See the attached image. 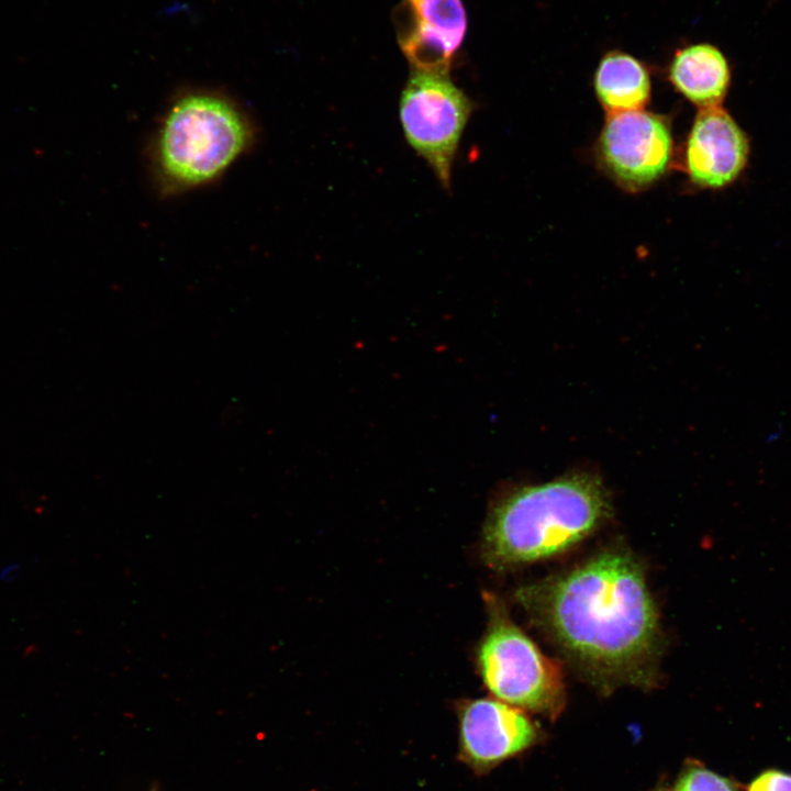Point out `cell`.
Here are the masks:
<instances>
[{
	"mask_svg": "<svg viewBox=\"0 0 791 791\" xmlns=\"http://www.w3.org/2000/svg\"><path fill=\"white\" fill-rule=\"evenodd\" d=\"M523 606L598 687L650 686L661 645L639 562L606 550L519 591Z\"/></svg>",
	"mask_w": 791,
	"mask_h": 791,
	"instance_id": "cell-1",
	"label": "cell"
},
{
	"mask_svg": "<svg viewBox=\"0 0 791 791\" xmlns=\"http://www.w3.org/2000/svg\"><path fill=\"white\" fill-rule=\"evenodd\" d=\"M603 483L589 474L568 475L512 491L491 511L483 556L497 568L541 560L570 548L609 516Z\"/></svg>",
	"mask_w": 791,
	"mask_h": 791,
	"instance_id": "cell-2",
	"label": "cell"
},
{
	"mask_svg": "<svg viewBox=\"0 0 791 791\" xmlns=\"http://www.w3.org/2000/svg\"><path fill=\"white\" fill-rule=\"evenodd\" d=\"M253 130L230 98L191 91L176 99L158 131L155 159L167 190L205 185L222 175L250 145Z\"/></svg>",
	"mask_w": 791,
	"mask_h": 791,
	"instance_id": "cell-3",
	"label": "cell"
},
{
	"mask_svg": "<svg viewBox=\"0 0 791 791\" xmlns=\"http://www.w3.org/2000/svg\"><path fill=\"white\" fill-rule=\"evenodd\" d=\"M483 682L500 701L555 718L565 704L560 668L502 611L493 613L479 647Z\"/></svg>",
	"mask_w": 791,
	"mask_h": 791,
	"instance_id": "cell-4",
	"label": "cell"
},
{
	"mask_svg": "<svg viewBox=\"0 0 791 791\" xmlns=\"http://www.w3.org/2000/svg\"><path fill=\"white\" fill-rule=\"evenodd\" d=\"M474 103L446 74L413 71L402 91L399 116L411 147L449 189L453 163Z\"/></svg>",
	"mask_w": 791,
	"mask_h": 791,
	"instance_id": "cell-5",
	"label": "cell"
},
{
	"mask_svg": "<svg viewBox=\"0 0 791 791\" xmlns=\"http://www.w3.org/2000/svg\"><path fill=\"white\" fill-rule=\"evenodd\" d=\"M671 151L667 122L643 110L611 113L599 138V155L606 169L633 189L662 176Z\"/></svg>",
	"mask_w": 791,
	"mask_h": 791,
	"instance_id": "cell-6",
	"label": "cell"
},
{
	"mask_svg": "<svg viewBox=\"0 0 791 791\" xmlns=\"http://www.w3.org/2000/svg\"><path fill=\"white\" fill-rule=\"evenodd\" d=\"M399 46L413 71L446 74L467 32L461 0H402L394 11Z\"/></svg>",
	"mask_w": 791,
	"mask_h": 791,
	"instance_id": "cell-7",
	"label": "cell"
},
{
	"mask_svg": "<svg viewBox=\"0 0 791 791\" xmlns=\"http://www.w3.org/2000/svg\"><path fill=\"white\" fill-rule=\"evenodd\" d=\"M539 731L519 708L500 700L478 699L467 703L459 716V755L477 773L534 746Z\"/></svg>",
	"mask_w": 791,
	"mask_h": 791,
	"instance_id": "cell-8",
	"label": "cell"
},
{
	"mask_svg": "<svg viewBox=\"0 0 791 791\" xmlns=\"http://www.w3.org/2000/svg\"><path fill=\"white\" fill-rule=\"evenodd\" d=\"M749 143L721 107L701 108L690 131L686 164L691 180L706 188L732 183L746 166Z\"/></svg>",
	"mask_w": 791,
	"mask_h": 791,
	"instance_id": "cell-9",
	"label": "cell"
},
{
	"mask_svg": "<svg viewBox=\"0 0 791 791\" xmlns=\"http://www.w3.org/2000/svg\"><path fill=\"white\" fill-rule=\"evenodd\" d=\"M669 80L692 103L720 105L731 83V68L722 51L709 43L678 49L669 65Z\"/></svg>",
	"mask_w": 791,
	"mask_h": 791,
	"instance_id": "cell-10",
	"label": "cell"
},
{
	"mask_svg": "<svg viewBox=\"0 0 791 791\" xmlns=\"http://www.w3.org/2000/svg\"><path fill=\"white\" fill-rule=\"evenodd\" d=\"M593 83L599 101L611 113L642 110L650 97L647 68L620 51L609 52L601 58Z\"/></svg>",
	"mask_w": 791,
	"mask_h": 791,
	"instance_id": "cell-11",
	"label": "cell"
},
{
	"mask_svg": "<svg viewBox=\"0 0 791 791\" xmlns=\"http://www.w3.org/2000/svg\"><path fill=\"white\" fill-rule=\"evenodd\" d=\"M672 791H737L728 778L692 761L680 772Z\"/></svg>",
	"mask_w": 791,
	"mask_h": 791,
	"instance_id": "cell-12",
	"label": "cell"
},
{
	"mask_svg": "<svg viewBox=\"0 0 791 791\" xmlns=\"http://www.w3.org/2000/svg\"><path fill=\"white\" fill-rule=\"evenodd\" d=\"M746 791H791V775L770 769L757 776Z\"/></svg>",
	"mask_w": 791,
	"mask_h": 791,
	"instance_id": "cell-13",
	"label": "cell"
},
{
	"mask_svg": "<svg viewBox=\"0 0 791 791\" xmlns=\"http://www.w3.org/2000/svg\"><path fill=\"white\" fill-rule=\"evenodd\" d=\"M151 791H157L156 789H152Z\"/></svg>",
	"mask_w": 791,
	"mask_h": 791,
	"instance_id": "cell-14",
	"label": "cell"
},
{
	"mask_svg": "<svg viewBox=\"0 0 791 791\" xmlns=\"http://www.w3.org/2000/svg\"><path fill=\"white\" fill-rule=\"evenodd\" d=\"M659 791H664V790H659Z\"/></svg>",
	"mask_w": 791,
	"mask_h": 791,
	"instance_id": "cell-15",
	"label": "cell"
}]
</instances>
